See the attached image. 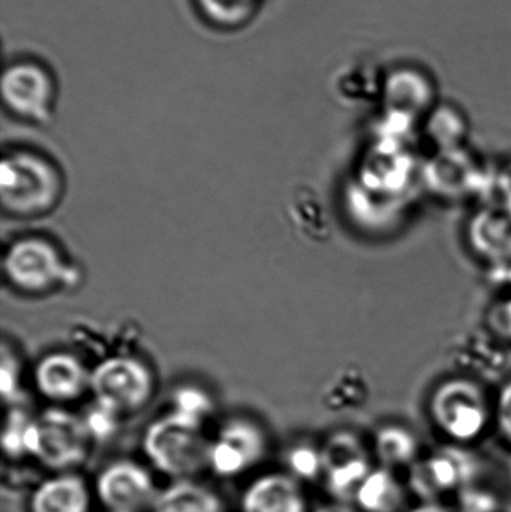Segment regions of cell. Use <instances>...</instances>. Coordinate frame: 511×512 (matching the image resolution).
Wrapping results in <instances>:
<instances>
[{
  "label": "cell",
  "instance_id": "23",
  "mask_svg": "<svg viewBox=\"0 0 511 512\" xmlns=\"http://www.w3.org/2000/svg\"><path fill=\"white\" fill-rule=\"evenodd\" d=\"M288 474L297 481L320 480L324 477L323 450L311 444H299L290 448L285 457Z\"/></svg>",
  "mask_w": 511,
  "mask_h": 512
},
{
  "label": "cell",
  "instance_id": "2",
  "mask_svg": "<svg viewBox=\"0 0 511 512\" xmlns=\"http://www.w3.org/2000/svg\"><path fill=\"white\" fill-rule=\"evenodd\" d=\"M143 448L153 468L176 481L191 480L209 465L210 442L203 423L180 412L150 424Z\"/></svg>",
  "mask_w": 511,
  "mask_h": 512
},
{
  "label": "cell",
  "instance_id": "3",
  "mask_svg": "<svg viewBox=\"0 0 511 512\" xmlns=\"http://www.w3.org/2000/svg\"><path fill=\"white\" fill-rule=\"evenodd\" d=\"M90 439L83 420L63 409H48L33 418L27 457L56 472H75L89 456Z\"/></svg>",
  "mask_w": 511,
  "mask_h": 512
},
{
  "label": "cell",
  "instance_id": "21",
  "mask_svg": "<svg viewBox=\"0 0 511 512\" xmlns=\"http://www.w3.org/2000/svg\"><path fill=\"white\" fill-rule=\"evenodd\" d=\"M404 486L389 469H372L354 496V505L362 512H399L405 505Z\"/></svg>",
  "mask_w": 511,
  "mask_h": 512
},
{
  "label": "cell",
  "instance_id": "5",
  "mask_svg": "<svg viewBox=\"0 0 511 512\" xmlns=\"http://www.w3.org/2000/svg\"><path fill=\"white\" fill-rule=\"evenodd\" d=\"M60 194V179L50 164L17 153L2 164L3 207L17 215L47 212Z\"/></svg>",
  "mask_w": 511,
  "mask_h": 512
},
{
  "label": "cell",
  "instance_id": "34",
  "mask_svg": "<svg viewBox=\"0 0 511 512\" xmlns=\"http://www.w3.org/2000/svg\"><path fill=\"white\" fill-rule=\"evenodd\" d=\"M410 512H459L456 508L446 507L440 502H423L419 507L414 508Z\"/></svg>",
  "mask_w": 511,
  "mask_h": 512
},
{
  "label": "cell",
  "instance_id": "32",
  "mask_svg": "<svg viewBox=\"0 0 511 512\" xmlns=\"http://www.w3.org/2000/svg\"><path fill=\"white\" fill-rule=\"evenodd\" d=\"M501 195V206L511 213V162L507 164L500 173H497V186Z\"/></svg>",
  "mask_w": 511,
  "mask_h": 512
},
{
  "label": "cell",
  "instance_id": "25",
  "mask_svg": "<svg viewBox=\"0 0 511 512\" xmlns=\"http://www.w3.org/2000/svg\"><path fill=\"white\" fill-rule=\"evenodd\" d=\"M33 418L18 408H12L6 415L3 427L2 448L9 460H20L27 457V438Z\"/></svg>",
  "mask_w": 511,
  "mask_h": 512
},
{
  "label": "cell",
  "instance_id": "24",
  "mask_svg": "<svg viewBox=\"0 0 511 512\" xmlns=\"http://www.w3.org/2000/svg\"><path fill=\"white\" fill-rule=\"evenodd\" d=\"M428 134L431 141L440 152L462 149V141L467 134V126L461 117L452 111L435 113L428 126Z\"/></svg>",
  "mask_w": 511,
  "mask_h": 512
},
{
  "label": "cell",
  "instance_id": "4",
  "mask_svg": "<svg viewBox=\"0 0 511 512\" xmlns=\"http://www.w3.org/2000/svg\"><path fill=\"white\" fill-rule=\"evenodd\" d=\"M480 471L479 457L464 445H444L414 463L408 471V489L423 502H440L477 483Z\"/></svg>",
  "mask_w": 511,
  "mask_h": 512
},
{
  "label": "cell",
  "instance_id": "1",
  "mask_svg": "<svg viewBox=\"0 0 511 512\" xmlns=\"http://www.w3.org/2000/svg\"><path fill=\"white\" fill-rule=\"evenodd\" d=\"M429 417L450 444L479 441L495 420V405L483 382L468 376H453L440 382L428 403Z\"/></svg>",
  "mask_w": 511,
  "mask_h": 512
},
{
  "label": "cell",
  "instance_id": "11",
  "mask_svg": "<svg viewBox=\"0 0 511 512\" xmlns=\"http://www.w3.org/2000/svg\"><path fill=\"white\" fill-rule=\"evenodd\" d=\"M416 174V161L410 153L399 144L381 143L362 162L356 182L375 194L410 200Z\"/></svg>",
  "mask_w": 511,
  "mask_h": 512
},
{
  "label": "cell",
  "instance_id": "20",
  "mask_svg": "<svg viewBox=\"0 0 511 512\" xmlns=\"http://www.w3.org/2000/svg\"><path fill=\"white\" fill-rule=\"evenodd\" d=\"M372 456L381 468L389 471L407 469L422 457L419 438L410 427L399 423H387L378 427L372 439Z\"/></svg>",
  "mask_w": 511,
  "mask_h": 512
},
{
  "label": "cell",
  "instance_id": "30",
  "mask_svg": "<svg viewBox=\"0 0 511 512\" xmlns=\"http://www.w3.org/2000/svg\"><path fill=\"white\" fill-rule=\"evenodd\" d=\"M495 421L501 435L511 445V379L501 388L495 402Z\"/></svg>",
  "mask_w": 511,
  "mask_h": 512
},
{
  "label": "cell",
  "instance_id": "36",
  "mask_svg": "<svg viewBox=\"0 0 511 512\" xmlns=\"http://www.w3.org/2000/svg\"><path fill=\"white\" fill-rule=\"evenodd\" d=\"M510 475H511V463H510Z\"/></svg>",
  "mask_w": 511,
  "mask_h": 512
},
{
  "label": "cell",
  "instance_id": "12",
  "mask_svg": "<svg viewBox=\"0 0 511 512\" xmlns=\"http://www.w3.org/2000/svg\"><path fill=\"white\" fill-rule=\"evenodd\" d=\"M485 170L462 149L440 152L422 168L425 185L446 200H459L464 195L485 189Z\"/></svg>",
  "mask_w": 511,
  "mask_h": 512
},
{
  "label": "cell",
  "instance_id": "17",
  "mask_svg": "<svg viewBox=\"0 0 511 512\" xmlns=\"http://www.w3.org/2000/svg\"><path fill=\"white\" fill-rule=\"evenodd\" d=\"M506 345L488 330L467 334L453 349V358L462 375L483 382L506 370Z\"/></svg>",
  "mask_w": 511,
  "mask_h": 512
},
{
  "label": "cell",
  "instance_id": "6",
  "mask_svg": "<svg viewBox=\"0 0 511 512\" xmlns=\"http://www.w3.org/2000/svg\"><path fill=\"white\" fill-rule=\"evenodd\" d=\"M321 450L327 492L336 501L353 502L360 484L375 468L372 451L359 435L348 430L333 433Z\"/></svg>",
  "mask_w": 511,
  "mask_h": 512
},
{
  "label": "cell",
  "instance_id": "18",
  "mask_svg": "<svg viewBox=\"0 0 511 512\" xmlns=\"http://www.w3.org/2000/svg\"><path fill=\"white\" fill-rule=\"evenodd\" d=\"M347 210L354 221L372 233L392 230L405 215L410 200H399L386 195L375 194L353 182L345 192Z\"/></svg>",
  "mask_w": 511,
  "mask_h": 512
},
{
  "label": "cell",
  "instance_id": "22",
  "mask_svg": "<svg viewBox=\"0 0 511 512\" xmlns=\"http://www.w3.org/2000/svg\"><path fill=\"white\" fill-rule=\"evenodd\" d=\"M152 512H225L218 493L192 480L176 481L158 493Z\"/></svg>",
  "mask_w": 511,
  "mask_h": 512
},
{
  "label": "cell",
  "instance_id": "10",
  "mask_svg": "<svg viewBox=\"0 0 511 512\" xmlns=\"http://www.w3.org/2000/svg\"><path fill=\"white\" fill-rule=\"evenodd\" d=\"M57 252L41 240H26L11 248L5 259V273L23 291L41 292L51 286L69 282Z\"/></svg>",
  "mask_w": 511,
  "mask_h": 512
},
{
  "label": "cell",
  "instance_id": "15",
  "mask_svg": "<svg viewBox=\"0 0 511 512\" xmlns=\"http://www.w3.org/2000/svg\"><path fill=\"white\" fill-rule=\"evenodd\" d=\"M29 512H92V490L77 472H56L32 490Z\"/></svg>",
  "mask_w": 511,
  "mask_h": 512
},
{
  "label": "cell",
  "instance_id": "7",
  "mask_svg": "<svg viewBox=\"0 0 511 512\" xmlns=\"http://www.w3.org/2000/svg\"><path fill=\"white\" fill-rule=\"evenodd\" d=\"M90 387L96 402L122 415L146 405L152 396L153 381L140 361L116 358L95 370L90 376Z\"/></svg>",
  "mask_w": 511,
  "mask_h": 512
},
{
  "label": "cell",
  "instance_id": "13",
  "mask_svg": "<svg viewBox=\"0 0 511 512\" xmlns=\"http://www.w3.org/2000/svg\"><path fill=\"white\" fill-rule=\"evenodd\" d=\"M471 252L494 268L511 265V213L501 204L477 210L467 224Z\"/></svg>",
  "mask_w": 511,
  "mask_h": 512
},
{
  "label": "cell",
  "instance_id": "26",
  "mask_svg": "<svg viewBox=\"0 0 511 512\" xmlns=\"http://www.w3.org/2000/svg\"><path fill=\"white\" fill-rule=\"evenodd\" d=\"M119 418V412L95 402L92 408L87 409L81 420L92 442H105L113 438L114 433L119 429Z\"/></svg>",
  "mask_w": 511,
  "mask_h": 512
},
{
  "label": "cell",
  "instance_id": "29",
  "mask_svg": "<svg viewBox=\"0 0 511 512\" xmlns=\"http://www.w3.org/2000/svg\"><path fill=\"white\" fill-rule=\"evenodd\" d=\"M488 331L503 345H511V295L501 298L489 309Z\"/></svg>",
  "mask_w": 511,
  "mask_h": 512
},
{
  "label": "cell",
  "instance_id": "27",
  "mask_svg": "<svg viewBox=\"0 0 511 512\" xmlns=\"http://www.w3.org/2000/svg\"><path fill=\"white\" fill-rule=\"evenodd\" d=\"M459 512H500L501 499L494 490L474 483L462 490L458 496Z\"/></svg>",
  "mask_w": 511,
  "mask_h": 512
},
{
  "label": "cell",
  "instance_id": "33",
  "mask_svg": "<svg viewBox=\"0 0 511 512\" xmlns=\"http://www.w3.org/2000/svg\"><path fill=\"white\" fill-rule=\"evenodd\" d=\"M312 512H357V508L351 502L333 499V501L326 502V504H321Z\"/></svg>",
  "mask_w": 511,
  "mask_h": 512
},
{
  "label": "cell",
  "instance_id": "28",
  "mask_svg": "<svg viewBox=\"0 0 511 512\" xmlns=\"http://www.w3.org/2000/svg\"><path fill=\"white\" fill-rule=\"evenodd\" d=\"M176 412L194 418L203 423L204 418L212 411V402L206 394L195 388H183L176 396Z\"/></svg>",
  "mask_w": 511,
  "mask_h": 512
},
{
  "label": "cell",
  "instance_id": "16",
  "mask_svg": "<svg viewBox=\"0 0 511 512\" xmlns=\"http://www.w3.org/2000/svg\"><path fill=\"white\" fill-rule=\"evenodd\" d=\"M5 98L15 113L45 122L50 116V80L41 69L18 66L5 78Z\"/></svg>",
  "mask_w": 511,
  "mask_h": 512
},
{
  "label": "cell",
  "instance_id": "35",
  "mask_svg": "<svg viewBox=\"0 0 511 512\" xmlns=\"http://www.w3.org/2000/svg\"><path fill=\"white\" fill-rule=\"evenodd\" d=\"M494 273L498 276L497 282L501 280V283L511 286V265L509 267L494 268Z\"/></svg>",
  "mask_w": 511,
  "mask_h": 512
},
{
  "label": "cell",
  "instance_id": "8",
  "mask_svg": "<svg viewBox=\"0 0 511 512\" xmlns=\"http://www.w3.org/2000/svg\"><path fill=\"white\" fill-rule=\"evenodd\" d=\"M158 493L152 474L132 460L110 463L96 478V498L110 512L152 510Z\"/></svg>",
  "mask_w": 511,
  "mask_h": 512
},
{
  "label": "cell",
  "instance_id": "9",
  "mask_svg": "<svg viewBox=\"0 0 511 512\" xmlns=\"http://www.w3.org/2000/svg\"><path fill=\"white\" fill-rule=\"evenodd\" d=\"M267 439L257 424L233 420L210 442L207 468L221 478H234L251 471L266 456Z\"/></svg>",
  "mask_w": 511,
  "mask_h": 512
},
{
  "label": "cell",
  "instance_id": "31",
  "mask_svg": "<svg viewBox=\"0 0 511 512\" xmlns=\"http://www.w3.org/2000/svg\"><path fill=\"white\" fill-rule=\"evenodd\" d=\"M39 481H35L33 474L27 469H15L11 468L8 471L6 466H3V487L5 489H23L26 486H38Z\"/></svg>",
  "mask_w": 511,
  "mask_h": 512
},
{
  "label": "cell",
  "instance_id": "19",
  "mask_svg": "<svg viewBox=\"0 0 511 512\" xmlns=\"http://www.w3.org/2000/svg\"><path fill=\"white\" fill-rule=\"evenodd\" d=\"M36 384L48 399L68 402L77 399L90 385L83 366L68 354H54L44 358L36 372Z\"/></svg>",
  "mask_w": 511,
  "mask_h": 512
},
{
  "label": "cell",
  "instance_id": "14",
  "mask_svg": "<svg viewBox=\"0 0 511 512\" xmlns=\"http://www.w3.org/2000/svg\"><path fill=\"white\" fill-rule=\"evenodd\" d=\"M242 512H308V502L296 478L273 472L255 478L246 487Z\"/></svg>",
  "mask_w": 511,
  "mask_h": 512
}]
</instances>
